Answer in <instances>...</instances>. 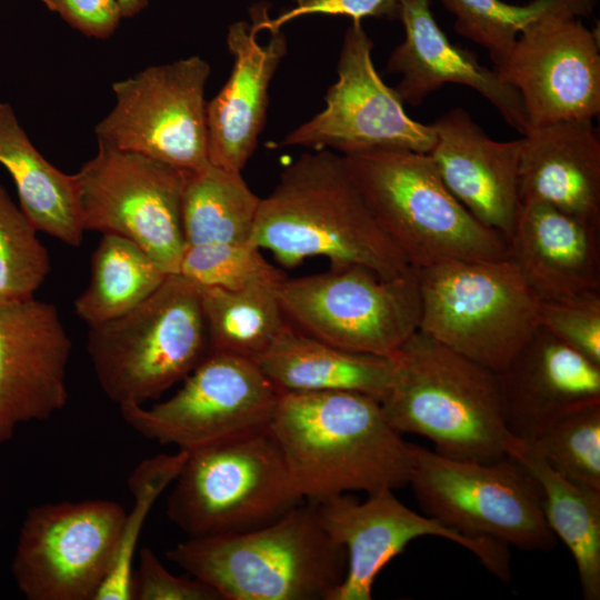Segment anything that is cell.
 Returning a JSON list of instances; mask_svg holds the SVG:
<instances>
[{
	"mask_svg": "<svg viewBox=\"0 0 600 600\" xmlns=\"http://www.w3.org/2000/svg\"><path fill=\"white\" fill-rule=\"evenodd\" d=\"M269 431L306 501L409 484L416 444L403 439L380 401L368 394L281 392Z\"/></svg>",
	"mask_w": 600,
	"mask_h": 600,
	"instance_id": "obj_1",
	"label": "cell"
},
{
	"mask_svg": "<svg viewBox=\"0 0 600 600\" xmlns=\"http://www.w3.org/2000/svg\"><path fill=\"white\" fill-rule=\"evenodd\" d=\"M249 242L283 267L322 257L332 267L362 266L381 278L411 269L377 222L351 179L342 154H301L260 200Z\"/></svg>",
	"mask_w": 600,
	"mask_h": 600,
	"instance_id": "obj_2",
	"label": "cell"
},
{
	"mask_svg": "<svg viewBox=\"0 0 600 600\" xmlns=\"http://www.w3.org/2000/svg\"><path fill=\"white\" fill-rule=\"evenodd\" d=\"M166 556L221 600H331L347 570L344 548L309 501L258 529L188 537Z\"/></svg>",
	"mask_w": 600,
	"mask_h": 600,
	"instance_id": "obj_3",
	"label": "cell"
},
{
	"mask_svg": "<svg viewBox=\"0 0 600 600\" xmlns=\"http://www.w3.org/2000/svg\"><path fill=\"white\" fill-rule=\"evenodd\" d=\"M396 372L380 401L401 434L429 439L453 459L492 462L507 457L498 373L417 331L393 354Z\"/></svg>",
	"mask_w": 600,
	"mask_h": 600,
	"instance_id": "obj_4",
	"label": "cell"
},
{
	"mask_svg": "<svg viewBox=\"0 0 600 600\" xmlns=\"http://www.w3.org/2000/svg\"><path fill=\"white\" fill-rule=\"evenodd\" d=\"M342 158L377 222L411 268L508 257L507 240L452 196L429 153L373 149Z\"/></svg>",
	"mask_w": 600,
	"mask_h": 600,
	"instance_id": "obj_5",
	"label": "cell"
},
{
	"mask_svg": "<svg viewBox=\"0 0 600 600\" xmlns=\"http://www.w3.org/2000/svg\"><path fill=\"white\" fill-rule=\"evenodd\" d=\"M87 352L101 390L119 408L159 398L209 353L200 287L168 274L131 311L89 327Z\"/></svg>",
	"mask_w": 600,
	"mask_h": 600,
	"instance_id": "obj_6",
	"label": "cell"
},
{
	"mask_svg": "<svg viewBox=\"0 0 600 600\" xmlns=\"http://www.w3.org/2000/svg\"><path fill=\"white\" fill-rule=\"evenodd\" d=\"M419 331L501 372L540 326L541 301L509 258L418 269Z\"/></svg>",
	"mask_w": 600,
	"mask_h": 600,
	"instance_id": "obj_7",
	"label": "cell"
},
{
	"mask_svg": "<svg viewBox=\"0 0 600 600\" xmlns=\"http://www.w3.org/2000/svg\"><path fill=\"white\" fill-rule=\"evenodd\" d=\"M172 483L167 516L191 538L258 529L306 501L269 430L187 451Z\"/></svg>",
	"mask_w": 600,
	"mask_h": 600,
	"instance_id": "obj_8",
	"label": "cell"
},
{
	"mask_svg": "<svg viewBox=\"0 0 600 600\" xmlns=\"http://www.w3.org/2000/svg\"><path fill=\"white\" fill-rule=\"evenodd\" d=\"M281 309L297 330L359 353L393 356L420 327L416 269L381 278L362 266L284 278L276 286Z\"/></svg>",
	"mask_w": 600,
	"mask_h": 600,
	"instance_id": "obj_9",
	"label": "cell"
},
{
	"mask_svg": "<svg viewBox=\"0 0 600 600\" xmlns=\"http://www.w3.org/2000/svg\"><path fill=\"white\" fill-rule=\"evenodd\" d=\"M409 484L426 514L467 537L524 551L556 544L537 481L509 457L459 460L416 444Z\"/></svg>",
	"mask_w": 600,
	"mask_h": 600,
	"instance_id": "obj_10",
	"label": "cell"
},
{
	"mask_svg": "<svg viewBox=\"0 0 600 600\" xmlns=\"http://www.w3.org/2000/svg\"><path fill=\"white\" fill-rule=\"evenodd\" d=\"M169 399L119 408L143 438L191 451L269 430L281 391L251 359L209 352Z\"/></svg>",
	"mask_w": 600,
	"mask_h": 600,
	"instance_id": "obj_11",
	"label": "cell"
},
{
	"mask_svg": "<svg viewBox=\"0 0 600 600\" xmlns=\"http://www.w3.org/2000/svg\"><path fill=\"white\" fill-rule=\"evenodd\" d=\"M76 177L86 231L129 239L166 272H179L184 170L98 140Z\"/></svg>",
	"mask_w": 600,
	"mask_h": 600,
	"instance_id": "obj_12",
	"label": "cell"
},
{
	"mask_svg": "<svg viewBox=\"0 0 600 600\" xmlns=\"http://www.w3.org/2000/svg\"><path fill=\"white\" fill-rule=\"evenodd\" d=\"M126 510L90 499L31 507L11 572L29 600H94L114 561Z\"/></svg>",
	"mask_w": 600,
	"mask_h": 600,
	"instance_id": "obj_13",
	"label": "cell"
},
{
	"mask_svg": "<svg viewBox=\"0 0 600 600\" xmlns=\"http://www.w3.org/2000/svg\"><path fill=\"white\" fill-rule=\"evenodd\" d=\"M209 74V63L192 56L113 82L116 104L96 126L97 139L184 171L208 167Z\"/></svg>",
	"mask_w": 600,
	"mask_h": 600,
	"instance_id": "obj_14",
	"label": "cell"
},
{
	"mask_svg": "<svg viewBox=\"0 0 600 600\" xmlns=\"http://www.w3.org/2000/svg\"><path fill=\"white\" fill-rule=\"evenodd\" d=\"M372 50L361 21H353L344 33L338 80L327 91L324 109L290 131L279 147L334 149L341 154L373 149L431 151L433 128L407 114L394 88L378 74Z\"/></svg>",
	"mask_w": 600,
	"mask_h": 600,
	"instance_id": "obj_15",
	"label": "cell"
},
{
	"mask_svg": "<svg viewBox=\"0 0 600 600\" xmlns=\"http://www.w3.org/2000/svg\"><path fill=\"white\" fill-rule=\"evenodd\" d=\"M493 69L519 92L529 130L560 121H592L600 113L598 31L580 18L563 13L540 18Z\"/></svg>",
	"mask_w": 600,
	"mask_h": 600,
	"instance_id": "obj_16",
	"label": "cell"
},
{
	"mask_svg": "<svg viewBox=\"0 0 600 600\" xmlns=\"http://www.w3.org/2000/svg\"><path fill=\"white\" fill-rule=\"evenodd\" d=\"M324 531L347 552V570L331 600H371L380 571L417 538L439 537L463 547L497 578L510 579L508 546L467 537L428 514L421 516L384 489L360 502L343 493L316 503Z\"/></svg>",
	"mask_w": 600,
	"mask_h": 600,
	"instance_id": "obj_17",
	"label": "cell"
},
{
	"mask_svg": "<svg viewBox=\"0 0 600 600\" xmlns=\"http://www.w3.org/2000/svg\"><path fill=\"white\" fill-rule=\"evenodd\" d=\"M71 348L56 306L0 298V444L64 408Z\"/></svg>",
	"mask_w": 600,
	"mask_h": 600,
	"instance_id": "obj_18",
	"label": "cell"
},
{
	"mask_svg": "<svg viewBox=\"0 0 600 600\" xmlns=\"http://www.w3.org/2000/svg\"><path fill=\"white\" fill-rule=\"evenodd\" d=\"M431 127L436 142L429 156L444 186L479 222L508 241L521 204V138L491 139L462 108L449 110Z\"/></svg>",
	"mask_w": 600,
	"mask_h": 600,
	"instance_id": "obj_19",
	"label": "cell"
},
{
	"mask_svg": "<svg viewBox=\"0 0 600 600\" xmlns=\"http://www.w3.org/2000/svg\"><path fill=\"white\" fill-rule=\"evenodd\" d=\"M498 377L507 430L523 441L572 410L600 402V366L541 326Z\"/></svg>",
	"mask_w": 600,
	"mask_h": 600,
	"instance_id": "obj_20",
	"label": "cell"
},
{
	"mask_svg": "<svg viewBox=\"0 0 600 600\" xmlns=\"http://www.w3.org/2000/svg\"><path fill=\"white\" fill-rule=\"evenodd\" d=\"M404 40L391 52L387 70L400 73L394 90L410 106H419L447 83L472 88L491 102L504 121L524 136L528 130L519 92L474 52L453 44L436 21L430 0H400L399 18Z\"/></svg>",
	"mask_w": 600,
	"mask_h": 600,
	"instance_id": "obj_21",
	"label": "cell"
},
{
	"mask_svg": "<svg viewBox=\"0 0 600 600\" xmlns=\"http://www.w3.org/2000/svg\"><path fill=\"white\" fill-rule=\"evenodd\" d=\"M507 242L508 257L541 302L600 293V228L527 199Z\"/></svg>",
	"mask_w": 600,
	"mask_h": 600,
	"instance_id": "obj_22",
	"label": "cell"
},
{
	"mask_svg": "<svg viewBox=\"0 0 600 600\" xmlns=\"http://www.w3.org/2000/svg\"><path fill=\"white\" fill-rule=\"evenodd\" d=\"M227 46L231 73L207 102L208 158L213 166L241 172L263 130L269 86L287 53V39L279 31L260 44L251 24L238 21L229 27Z\"/></svg>",
	"mask_w": 600,
	"mask_h": 600,
	"instance_id": "obj_23",
	"label": "cell"
},
{
	"mask_svg": "<svg viewBox=\"0 0 600 600\" xmlns=\"http://www.w3.org/2000/svg\"><path fill=\"white\" fill-rule=\"evenodd\" d=\"M519 197L600 228V140L592 121L554 122L522 136Z\"/></svg>",
	"mask_w": 600,
	"mask_h": 600,
	"instance_id": "obj_24",
	"label": "cell"
},
{
	"mask_svg": "<svg viewBox=\"0 0 600 600\" xmlns=\"http://www.w3.org/2000/svg\"><path fill=\"white\" fill-rule=\"evenodd\" d=\"M281 392L352 391L381 401L394 372V356L348 351L312 338L290 323L256 359Z\"/></svg>",
	"mask_w": 600,
	"mask_h": 600,
	"instance_id": "obj_25",
	"label": "cell"
},
{
	"mask_svg": "<svg viewBox=\"0 0 600 600\" xmlns=\"http://www.w3.org/2000/svg\"><path fill=\"white\" fill-rule=\"evenodd\" d=\"M0 164L13 179L19 207L34 228L79 247L86 230L77 177L43 158L7 102H0Z\"/></svg>",
	"mask_w": 600,
	"mask_h": 600,
	"instance_id": "obj_26",
	"label": "cell"
},
{
	"mask_svg": "<svg viewBox=\"0 0 600 600\" xmlns=\"http://www.w3.org/2000/svg\"><path fill=\"white\" fill-rule=\"evenodd\" d=\"M507 457L538 483L546 520L571 552L586 600L600 599V491L577 486L554 472L523 440L509 434Z\"/></svg>",
	"mask_w": 600,
	"mask_h": 600,
	"instance_id": "obj_27",
	"label": "cell"
},
{
	"mask_svg": "<svg viewBox=\"0 0 600 600\" xmlns=\"http://www.w3.org/2000/svg\"><path fill=\"white\" fill-rule=\"evenodd\" d=\"M241 172L213 164L184 171L181 222L186 246L248 242L260 206Z\"/></svg>",
	"mask_w": 600,
	"mask_h": 600,
	"instance_id": "obj_28",
	"label": "cell"
},
{
	"mask_svg": "<svg viewBox=\"0 0 600 600\" xmlns=\"http://www.w3.org/2000/svg\"><path fill=\"white\" fill-rule=\"evenodd\" d=\"M168 274L131 240L102 234L91 257L89 283L74 300V312L89 327L121 317L149 298Z\"/></svg>",
	"mask_w": 600,
	"mask_h": 600,
	"instance_id": "obj_29",
	"label": "cell"
},
{
	"mask_svg": "<svg viewBox=\"0 0 600 600\" xmlns=\"http://www.w3.org/2000/svg\"><path fill=\"white\" fill-rule=\"evenodd\" d=\"M277 284H256L238 290L200 287L209 352L254 360L287 328L276 294Z\"/></svg>",
	"mask_w": 600,
	"mask_h": 600,
	"instance_id": "obj_30",
	"label": "cell"
},
{
	"mask_svg": "<svg viewBox=\"0 0 600 600\" xmlns=\"http://www.w3.org/2000/svg\"><path fill=\"white\" fill-rule=\"evenodd\" d=\"M453 17L457 33L483 47L493 64L501 61L519 34L551 13L577 18L593 13L598 0H533L519 6L501 0H438Z\"/></svg>",
	"mask_w": 600,
	"mask_h": 600,
	"instance_id": "obj_31",
	"label": "cell"
},
{
	"mask_svg": "<svg viewBox=\"0 0 600 600\" xmlns=\"http://www.w3.org/2000/svg\"><path fill=\"white\" fill-rule=\"evenodd\" d=\"M187 451L160 453L141 461L128 478L133 507L122 526L119 548L94 600H132L133 559L143 523L161 493L174 481Z\"/></svg>",
	"mask_w": 600,
	"mask_h": 600,
	"instance_id": "obj_32",
	"label": "cell"
},
{
	"mask_svg": "<svg viewBox=\"0 0 600 600\" xmlns=\"http://www.w3.org/2000/svg\"><path fill=\"white\" fill-rule=\"evenodd\" d=\"M524 442L566 480L600 491V402L572 410Z\"/></svg>",
	"mask_w": 600,
	"mask_h": 600,
	"instance_id": "obj_33",
	"label": "cell"
},
{
	"mask_svg": "<svg viewBox=\"0 0 600 600\" xmlns=\"http://www.w3.org/2000/svg\"><path fill=\"white\" fill-rule=\"evenodd\" d=\"M37 232L0 183V298H33L50 273V256Z\"/></svg>",
	"mask_w": 600,
	"mask_h": 600,
	"instance_id": "obj_34",
	"label": "cell"
},
{
	"mask_svg": "<svg viewBox=\"0 0 600 600\" xmlns=\"http://www.w3.org/2000/svg\"><path fill=\"white\" fill-rule=\"evenodd\" d=\"M262 250L248 242L184 246L179 272L199 287L238 290L286 278Z\"/></svg>",
	"mask_w": 600,
	"mask_h": 600,
	"instance_id": "obj_35",
	"label": "cell"
},
{
	"mask_svg": "<svg viewBox=\"0 0 600 600\" xmlns=\"http://www.w3.org/2000/svg\"><path fill=\"white\" fill-rule=\"evenodd\" d=\"M540 326L600 366V293L569 302H541Z\"/></svg>",
	"mask_w": 600,
	"mask_h": 600,
	"instance_id": "obj_36",
	"label": "cell"
},
{
	"mask_svg": "<svg viewBox=\"0 0 600 600\" xmlns=\"http://www.w3.org/2000/svg\"><path fill=\"white\" fill-rule=\"evenodd\" d=\"M293 7L271 19L266 3L254 4L250 10L251 27L256 33L271 34L293 19L310 14L346 16L353 21L363 18L396 20L399 18L400 0H292Z\"/></svg>",
	"mask_w": 600,
	"mask_h": 600,
	"instance_id": "obj_37",
	"label": "cell"
},
{
	"mask_svg": "<svg viewBox=\"0 0 600 600\" xmlns=\"http://www.w3.org/2000/svg\"><path fill=\"white\" fill-rule=\"evenodd\" d=\"M132 599L136 600H221L203 581L171 573L148 547L139 551L138 570L132 574Z\"/></svg>",
	"mask_w": 600,
	"mask_h": 600,
	"instance_id": "obj_38",
	"label": "cell"
},
{
	"mask_svg": "<svg viewBox=\"0 0 600 600\" xmlns=\"http://www.w3.org/2000/svg\"><path fill=\"white\" fill-rule=\"evenodd\" d=\"M81 33L97 39L113 34L122 19L117 0H40Z\"/></svg>",
	"mask_w": 600,
	"mask_h": 600,
	"instance_id": "obj_39",
	"label": "cell"
},
{
	"mask_svg": "<svg viewBox=\"0 0 600 600\" xmlns=\"http://www.w3.org/2000/svg\"><path fill=\"white\" fill-rule=\"evenodd\" d=\"M122 18H130L140 13L149 3V0H117Z\"/></svg>",
	"mask_w": 600,
	"mask_h": 600,
	"instance_id": "obj_40",
	"label": "cell"
}]
</instances>
